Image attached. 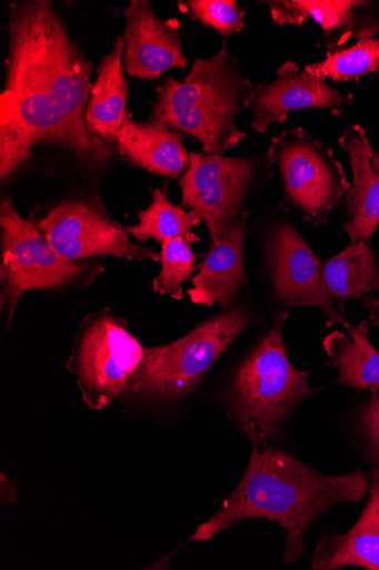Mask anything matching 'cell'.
Instances as JSON below:
<instances>
[{
    "instance_id": "obj_20",
    "label": "cell",
    "mask_w": 379,
    "mask_h": 570,
    "mask_svg": "<svg viewBox=\"0 0 379 570\" xmlns=\"http://www.w3.org/2000/svg\"><path fill=\"white\" fill-rule=\"evenodd\" d=\"M347 332H335L322 341L329 356V364L339 373L338 383L358 391H371L379 387V352L369 340L365 322L355 327L350 324Z\"/></svg>"
},
{
    "instance_id": "obj_7",
    "label": "cell",
    "mask_w": 379,
    "mask_h": 570,
    "mask_svg": "<svg viewBox=\"0 0 379 570\" xmlns=\"http://www.w3.org/2000/svg\"><path fill=\"white\" fill-rule=\"evenodd\" d=\"M144 350L127 323L110 308L88 316L78 332L70 371L86 404L101 410L128 391Z\"/></svg>"
},
{
    "instance_id": "obj_1",
    "label": "cell",
    "mask_w": 379,
    "mask_h": 570,
    "mask_svg": "<svg viewBox=\"0 0 379 570\" xmlns=\"http://www.w3.org/2000/svg\"><path fill=\"white\" fill-rule=\"evenodd\" d=\"M6 66L0 96L2 181L19 173L39 146H60L89 168L114 159V147L87 125L92 65L49 0L10 6Z\"/></svg>"
},
{
    "instance_id": "obj_21",
    "label": "cell",
    "mask_w": 379,
    "mask_h": 570,
    "mask_svg": "<svg viewBox=\"0 0 379 570\" xmlns=\"http://www.w3.org/2000/svg\"><path fill=\"white\" fill-rule=\"evenodd\" d=\"M325 293L339 304L379 291V267L368 242L351 244L322 266Z\"/></svg>"
},
{
    "instance_id": "obj_16",
    "label": "cell",
    "mask_w": 379,
    "mask_h": 570,
    "mask_svg": "<svg viewBox=\"0 0 379 570\" xmlns=\"http://www.w3.org/2000/svg\"><path fill=\"white\" fill-rule=\"evenodd\" d=\"M249 216V213H242L226 238L211 243L198 275L192 279L193 287L187 293L193 304L210 307L220 303L228 309L247 283L245 238Z\"/></svg>"
},
{
    "instance_id": "obj_29",
    "label": "cell",
    "mask_w": 379,
    "mask_h": 570,
    "mask_svg": "<svg viewBox=\"0 0 379 570\" xmlns=\"http://www.w3.org/2000/svg\"><path fill=\"white\" fill-rule=\"evenodd\" d=\"M371 165L377 173H379V151H375L371 155Z\"/></svg>"
},
{
    "instance_id": "obj_25",
    "label": "cell",
    "mask_w": 379,
    "mask_h": 570,
    "mask_svg": "<svg viewBox=\"0 0 379 570\" xmlns=\"http://www.w3.org/2000/svg\"><path fill=\"white\" fill-rule=\"evenodd\" d=\"M179 9L226 39L246 27V12L238 8L236 0H188L179 3Z\"/></svg>"
},
{
    "instance_id": "obj_2",
    "label": "cell",
    "mask_w": 379,
    "mask_h": 570,
    "mask_svg": "<svg viewBox=\"0 0 379 570\" xmlns=\"http://www.w3.org/2000/svg\"><path fill=\"white\" fill-rule=\"evenodd\" d=\"M252 441L241 483L191 540L209 541L239 521L263 518L286 530L285 562L292 564L307 554L305 537L317 518L339 504L361 501L369 489L368 478L362 470L323 475L282 450Z\"/></svg>"
},
{
    "instance_id": "obj_28",
    "label": "cell",
    "mask_w": 379,
    "mask_h": 570,
    "mask_svg": "<svg viewBox=\"0 0 379 570\" xmlns=\"http://www.w3.org/2000/svg\"><path fill=\"white\" fill-rule=\"evenodd\" d=\"M365 307L368 309L372 325L379 327V298L366 297Z\"/></svg>"
},
{
    "instance_id": "obj_12",
    "label": "cell",
    "mask_w": 379,
    "mask_h": 570,
    "mask_svg": "<svg viewBox=\"0 0 379 570\" xmlns=\"http://www.w3.org/2000/svg\"><path fill=\"white\" fill-rule=\"evenodd\" d=\"M352 101L351 94H345L327 80L300 71L297 63L287 61L272 82L256 85L243 107L253 117L251 127L255 132L262 135L272 125L286 124L297 111L323 109L341 118Z\"/></svg>"
},
{
    "instance_id": "obj_4",
    "label": "cell",
    "mask_w": 379,
    "mask_h": 570,
    "mask_svg": "<svg viewBox=\"0 0 379 570\" xmlns=\"http://www.w3.org/2000/svg\"><path fill=\"white\" fill-rule=\"evenodd\" d=\"M287 318H278L238 371L230 390L233 417L252 440L280 435L289 414L313 392L308 375L298 371L287 354Z\"/></svg>"
},
{
    "instance_id": "obj_5",
    "label": "cell",
    "mask_w": 379,
    "mask_h": 570,
    "mask_svg": "<svg viewBox=\"0 0 379 570\" xmlns=\"http://www.w3.org/2000/svg\"><path fill=\"white\" fill-rule=\"evenodd\" d=\"M250 318L241 307L205 322L183 338L144 350L128 391L173 401L191 393L223 353L243 334Z\"/></svg>"
},
{
    "instance_id": "obj_8",
    "label": "cell",
    "mask_w": 379,
    "mask_h": 570,
    "mask_svg": "<svg viewBox=\"0 0 379 570\" xmlns=\"http://www.w3.org/2000/svg\"><path fill=\"white\" fill-rule=\"evenodd\" d=\"M267 159L279 167L288 203L313 226L327 224L350 188L335 151L303 128L273 138Z\"/></svg>"
},
{
    "instance_id": "obj_6",
    "label": "cell",
    "mask_w": 379,
    "mask_h": 570,
    "mask_svg": "<svg viewBox=\"0 0 379 570\" xmlns=\"http://www.w3.org/2000/svg\"><path fill=\"white\" fill-rule=\"evenodd\" d=\"M0 238L2 309L7 311L9 325L24 293L90 283L103 272L96 262H71L63 257L36 223L20 215L9 198L0 206Z\"/></svg>"
},
{
    "instance_id": "obj_17",
    "label": "cell",
    "mask_w": 379,
    "mask_h": 570,
    "mask_svg": "<svg viewBox=\"0 0 379 570\" xmlns=\"http://www.w3.org/2000/svg\"><path fill=\"white\" fill-rule=\"evenodd\" d=\"M183 139V134L171 128L129 119L110 144L129 164L161 177L177 179L189 166L190 153Z\"/></svg>"
},
{
    "instance_id": "obj_22",
    "label": "cell",
    "mask_w": 379,
    "mask_h": 570,
    "mask_svg": "<svg viewBox=\"0 0 379 570\" xmlns=\"http://www.w3.org/2000/svg\"><path fill=\"white\" fill-rule=\"evenodd\" d=\"M200 223L202 220L196 212H187L182 205L170 202L166 190L156 188L151 191V204L139 214V223L127 227L126 232L138 242L153 239L161 245L184 237L193 244L200 242V237L193 233Z\"/></svg>"
},
{
    "instance_id": "obj_10",
    "label": "cell",
    "mask_w": 379,
    "mask_h": 570,
    "mask_svg": "<svg viewBox=\"0 0 379 570\" xmlns=\"http://www.w3.org/2000/svg\"><path fill=\"white\" fill-rule=\"evenodd\" d=\"M258 169L252 158L190 153L189 166L180 179L181 205L200 216L212 243L226 238L242 214Z\"/></svg>"
},
{
    "instance_id": "obj_18",
    "label": "cell",
    "mask_w": 379,
    "mask_h": 570,
    "mask_svg": "<svg viewBox=\"0 0 379 570\" xmlns=\"http://www.w3.org/2000/svg\"><path fill=\"white\" fill-rule=\"evenodd\" d=\"M353 566L379 570V470L370 479V494L358 522L347 534L330 533L318 544L311 562L316 570Z\"/></svg>"
},
{
    "instance_id": "obj_3",
    "label": "cell",
    "mask_w": 379,
    "mask_h": 570,
    "mask_svg": "<svg viewBox=\"0 0 379 570\" xmlns=\"http://www.w3.org/2000/svg\"><path fill=\"white\" fill-rule=\"evenodd\" d=\"M255 88L223 42L218 55L196 60L183 82L170 77L156 88L149 122L191 136L205 153L225 155L248 137L237 117Z\"/></svg>"
},
{
    "instance_id": "obj_24",
    "label": "cell",
    "mask_w": 379,
    "mask_h": 570,
    "mask_svg": "<svg viewBox=\"0 0 379 570\" xmlns=\"http://www.w3.org/2000/svg\"><path fill=\"white\" fill-rule=\"evenodd\" d=\"M160 248L161 269L152 281V291L180 301L183 297V284L198 272L196 254L184 237L168 240Z\"/></svg>"
},
{
    "instance_id": "obj_19",
    "label": "cell",
    "mask_w": 379,
    "mask_h": 570,
    "mask_svg": "<svg viewBox=\"0 0 379 570\" xmlns=\"http://www.w3.org/2000/svg\"><path fill=\"white\" fill-rule=\"evenodd\" d=\"M124 50V36H119L110 53L98 67L87 108L86 118L90 132L107 142H110L130 119L129 91L123 68Z\"/></svg>"
},
{
    "instance_id": "obj_13",
    "label": "cell",
    "mask_w": 379,
    "mask_h": 570,
    "mask_svg": "<svg viewBox=\"0 0 379 570\" xmlns=\"http://www.w3.org/2000/svg\"><path fill=\"white\" fill-rule=\"evenodd\" d=\"M124 18V67L129 76L153 80L169 70L188 67L177 19H159L148 0H132Z\"/></svg>"
},
{
    "instance_id": "obj_23",
    "label": "cell",
    "mask_w": 379,
    "mask_h": 570,
    "mask_svg": "<svg viewBox=\"0 0 379 570\" xmlns=\"http://www.w3.org/2000/svg\"><path fill=\"white\" fill-rule=\"evenodd\" d=\"M303 70L327 81H350L379 73V38L362 39L348 48L329 50L321 62L307 66Z\"/></svg>"
},
{
    "instance_id": "obj_15",
    "label": "cell",
    "mask_w": 379,
    "mask_h": 570,
    "mask_svg": "<svg viewBox=\"0 0 379 570\" xmlns=\"http://www.w3.org/2000/svg\"><path fill=\"white\" fill-rule=\"evenodd\" d=\"M339 144L348 154L353 175L345 197L349 222L343 229L351 244L369 242L379 225V173L371 165L373 148L360 125H348Z\"/></svg>"
},
{
    "instance_id": "obj_14",
    "label": "cell",
    "mask_w": 379,
    "mask_h": 570,
    "mask_svg": "<svg viewBox=\"0 0 379 570\" xmlns=\"http://www.w3.org/2000/svg\"><path fill=\"white\" fill-rule=\"evenodd\" d=\"M279 26L300 27L313 20L321 28L318 48L335 50L351 39L379 31V3L365 0H272L263 2Z\"/></svg>"
},
{
    "instance_id": "obj_26",
    "label": "cell",
    "mask_w": 379,
    "mask_h": 570,
    "mask_svg": "<svg viewBox=\"0 0 379 570\" xmlns=\"http://www.w3.org/2000/svg\"><path fill=\"white\" fill-rule=\"evenodd\" d=\"M357 420L375 470H379V387L370 391L369 401L359 407Z\"/></svg>"
},
{
    "instance_id": "obj_27",
    "label": "cell",
    "mask_w": 379,
    "mask_h": 570,
    "mask_svg": "<svg viewBox=\"0 0 379 570\" xmlns=\"http://www.w3.org/2000/svg\"><path fill=\"white\" fill-rule=\"evenodd\" d=\"M0 501L11 504L19 501L18 485L10 481L4 474L0 475Z\"/></svg>"
},
{
    "instance_id": "obj_11",
    "label": "cell",
    "mask_w": 379,
    "mask_h": 570,
    "mask_svg": "<svg viewBox=\"0 0 379 570\" xmlns=\"http://www.w3.org/2000/svg\"><path fill=\"white\" fill-rule=\"evenodd\" d=\"M266 254L275 291L281 302L291 307H316L329 323H338L346 330L350 326L323 291L319 258L290 223L279 224L270 230Z\"/></svg>"
},
{
    "instance_id": "obj_9",
    "label": "cell",
    "mask_w": 379,
    "mask_h": 570,
    "mask_svg": "<svg viewBox=\"0 0 379 570\" xmlns=\"http://www.w3.org/2000/svg\"><path fill=\"white\" fill-rule=\"evenodd\" d=\"M36 224L52 247L71 262L114 256L160 264V255L132 242L126 228L108 214L99 196L68 197Z\"/></svg>"
}]
</instances>
